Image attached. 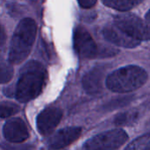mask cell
Masks as SVG:
<instances>
[{
  "mask_svg": "<svg viewBox=\"0 0 150 150\" xmlns=\"http://www.w3.org/2000/svg\"><path fill=\"white\" fill-rule=\"evenodd\" d=\"M47 80L44 66L36 61H30L21 70L16 88V97L20 102L27 103L38 96Z\"/></svg>",
  "mask_w": 150,
  "mask_h": 150,
  "instance_id": "obj_1",
  "label": "cell"
},
{
  "mask_svg": "<svg viewBox=\"0 0 150 150\" xmlns=\"http://www.w3.org/2000/svg\"><path fill=\"white\" fill-rule=\"evenodd\" d=\"M146 80L147 72L145 69L130 64L111 72L106 79V86L116 93H129L141 88Z\"/></svg>",
  "mask_w": 150,
  "mask_h": 150,
  "instance_id": "obj_2",
  "label": "cell"
},
{
  "mask_svg": "<svg viewBox=\"0 0 150 150\" xmlns=\"http://www.w3.org/2000/svg\"><path fill=\"white\" fill-rule=\"evenodd\" d=\"M37 32V26L34 20L26 18L17 26L9 51L11 63L18 64L24 61L29 55L34 45Z\"/></svg>",
  "mask_w": 150,
  "mask_h": 150,
  "instance_id": "obj_3",
  "label": "cell"
},
{
  "mask_svg": "<svg viewBox=\"0 0 150 150\" xmlns=\"http://www.w3.org/2000/svg\"><path fill=\"white\" fill-rule=\"evenodd\" d=\"M114 25L139 42L150 41V25L132 13L115 16Z\"/></svg>",
  "mask_w": 150,
  "mask_h": 150,
  "instance_id": "obj_4",
  "label": "cell"
},
{
  "mask_svg": "<svg viewBox=\"0 0 150 150\" xmlns=\"http://www.w3.org/2000/svg\"><path fill=\"white\" fill-rule=\"evenodd\" d=\"M128 140L123 129H114L97 134L84 145V150H117Z\"/></svg>",
  "mask_w": 150,
  "mask_h": 150,
  "instance_id": "obj_5",
  "label": "cell"
},
{
  "mask_svg": "<svg viewBox=\"0 0 150 150\" xmlns=\"http://www.w3.org/2000/svg\"><path fill=\"white\" fill-rule=\"evenodd\" d=\"M73 47L78 56L82 58H94L99 54L96 42L82 27H77L74 29Z\"/></svg>",
  "mask_w": 150,
  "mask_h": 150,
  "instance_id": "obj_6",
  "label": "cell"
},
{
  "mask_svg": "<svg viewBox=\"0 0 150 150\" xmlns=\"http://www.w3.org/2000/svg\"><path fill=\"white\" fill-rule=\"evenodd\" d=\"M61 117L62 111L58 108L50 107L43 110L36 119L38 132L43 136L49 135L59 124Z\"/></svg>",
  "mask_w": 150,
  "mask_h": 150,
  "instance_id": "obj_7",
  "label": "cell"
},
{
  "mask_svg": "<svg viewBox=\"0 0 150 150\" xmlns=\"http://www.w3.org/2000/svg\"><path fill=\"white\" fill-rule=\"evenodd\" d=\"M103 35L108 42L123 48L133 49L140 44V42L126 35L114 24L106 26L103 29Z\"/></svg>",
  "mask_w": 150,
  "mask_h": 150,
  "instance_id": "obj_8",
  "label": "cell"
},
{
  "mask_svg": "<svg viewBox=\"0 0 150 150\" xmlns=\"http://www.w3.org/2000/svg\"><path fill=\"white\" fill-rule=\"evenodd\" d=\"M5 138L13 143L25 141L28 138V130L25 122L21 118H13L7 121L4 126Z\"/></svg>",
  "mask_w": 150,
  "mask_h": 150,
  "instance_id": "obj_9",
  "label": "cell"
},
{
  "mask_svg": "<svg viewBox=\"0 0 150 150\" xmlns=\"http://www.w3.org/2000/svg\"><path fill=\"white\" fill-rule=\"evenodd\" d=\"M81 134V127H68L58 131L49 140V147L51 149H60L74 142Z\"/></svg>",
  "mask_w": 150,
  "mask_h": 150,
  "instance_id": "obj_10",
  "label": "cell"
},
{
  "mask_svg": "<svg viewBox=\"0 0 150 150\" xmlns=\"http://www.w3.org/2000/svg\"><path fill=\"white\" fill-rule=\"evenodd\" d=\"M104 74L103 67L97 66L90 70L82 80L85 90L92 95L99 94L103 89V78Z\"/></svg>",
  "mask_w": 150,
  "mask_h": 150,
  "instance_id": "obj_11",
  "label": "cell"
},
{
  "mask_svg": "<svg viewBox=\"0 0 150 150\" xmlns=\"http://www.w3.org/2000/svg\"><path fill=\"white\" fill-rule=\"evenodd\" d=\"M144 0H102L104 6L119 12H127L141 4Z\"/></svg>",
  "mask_w": 150,
  "mask_h": 150,
  "instance_id": "obj_12",
  "label": "cell"
},
{
  "mask_svg": "<svg viewBox=\"0 0 150 150\" xmlns=\"http://www.w3.org/2000/svg\"><path fill=\"white\" fill-rule=\"evenodd\" d=\"M150 145V132L142 134L139 137L134 139L132 142L128 144V146L125 148V150H149Z\"/></svg>",
  "mask_w": 150,
  "mask_h": 150,
  "instance_id": "obj_13",
  "label": "cell"
},
{
  "mask_svg": "<svg viewBox=\"0 0 150 150\" xmlns=\"http://www.w3.org/2000/svg\"><path fill=\"white\" fill-rule=\"evenodd\" d=\"M139 117V112L136 110H128L124 113L117 115L115 117V124L118 126L130 125L137 120Z\"/></svg>",
  "mask_w": 150,
  "mask_h": 150,
  "instance_id": "obj_14",
  "label": "cell"
},
{
  "mask_svg": "<svg viewBox=\"0 0 150 150\" xmlns=\"http://www.w3.org/2000/svg\"><path fill=\"white\" fill-rule=\"evenodd\" d=\"M13 74V66L9 62L0 57V83H7L11 81Z\"/></svg>",
  "mask_w": 150,
  "mask_h": 150,
  "instance_id": "obj_15",
  "label": "cell"
},
{
  "mask_svg": "<svg viewBox=\"0 0 150 150\" xmlns=\"http://www.w3.org/2000/svg\"><path fill=\"white\" fill-rule=\"evenodd\" d=\"M20 111V107L11 102L0 103V117H8Z\"/></svg>",
  "mask_w": 150,
  "mask_h": 150,
  "instance_id": "obj_16",
  "label": "cell"
},
{
  "mask_svg": "<svg viewBox=\"0 0 150 150\" xmlns=\"http://www.w3.org/2000/svg\"><path fill=\"white\" fill-rule=\"evenodd\" d=\"M81 7L84 9H89L95 6L97 0H77Z\"/></svg>",
  "mask_w": 150,
  "mask_h": 150,
  "instance_id": "obj_17",
  "label": "cell"
},
{
  "mask_svg": "<svg viewBox=\"0 0 150 150\" xmlns=\"http://www.w3.org/2000/svg\"><path fill=\"white\" fill-rule=\"evenodd\" d=\"M6 41V34L4 29V28L0 25V49L3 48Z\"/></svg>",
  "mask_w": 150,
  "mask_h": 150,
  "instance_id": "obj_18",
  "label": "cell"
},
{
  "mask_svg": "<svg viewBox=\"0 0 150 150\" xmlns=\"http://www.w3.org/2000/svg\"><path fill=\"white\" fill-rule=\"evenodd\" d=\"M145 19H146V21L147 23H150V9L148 10V12L146 13V14L145 15Z\"/></svg>",
  "mask_w": 150,
  "mask_h": 150,
  "instance_id": "obj_19",
  "label": "cell"
},
{
  "mask_svg": "<svg viewBox=\"0 0 150 150\" xmlns=\"http://www.w3.org/2000/svg\"><path fill=\"white\" fill-rule=\"evenodd\" d=\"M147 126H148V127L150 128V121H149V123H148V125H147Z\"/></svg>",
  "mask_w": 150,
  "mask_h": 150,
  "instance_id": "obj_20",
  "label": "cell"
},
{
  "mask_svg": "<svg viewBox=\"0 0 150 150\" xmlns=\"http://www.w3.org/2000/svg\"><path fill=\"white\" fill-rule=\"evenodd\" d=\"M149 150H150V145H149Z\"/></svg>",
  "mask_w": 150,
  "mask_h": 150,
  "instance_id": "obj_21",
  "label": "cell"
}]
</instances>
